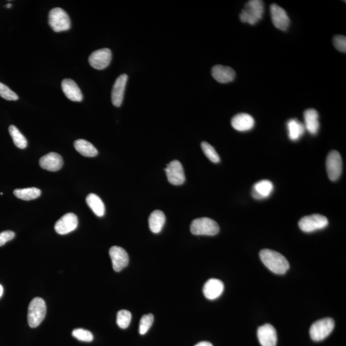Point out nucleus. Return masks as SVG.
Here are the masks:
<instances>
[{"instance_id": "obj_1", "label": "nucleus", "mask_w": 346, "mask_h": 346, "mask_svg": "<svg viewBox=\"0 0 346 346\" xmlns=\"http://www.w3.org/2000/svg\"><path fill=\"white\" fill-rule=\"evenodd\" d=\"M260 257L267 268L274 274H286L290 267L286 258L273 250L268 249L262 250L260 253Z\"/></svg>"}, {"instance_id": "obj_2", "label": "nucleus", "mask_w": 346, "mask_h": 346, "mask_svg": "<svg viewBox=\"0 0 346 346\" xmlns=\"http://www.w3.org/2000/svg\"><path fill=\"white\" fill-rule=\"evenodd\" d=\"M264 13V2L261 0H250L244 5V9L240 14L242 23L254 25L261 21Z\"/></svg>"}, {"instance_id": "obj_3", "label": "nucleus", "mask_w": 346, "mask_h": 346, "mask_svg": "<svg viewBox=\"0 0 346 346\" xmlns=\"http://www.w3.org/2000/svg\"><path fill=\"white\" fill-rule=\"evenodd\" d=\"M46 305L43 299L37 297L31 301L28 309V323L30 328H36L45 319Z\"/></svg>"}, {"instance_id": "obj_4", "label": "nucleus", "mask_w": 346, "mask_h": 346, "mask_svg": "<svg viewBox=\"0 0 346 346\" xmlns=\"http://www.w3.org/2000/svg\"><path fill=\"white\" fill-rule=\"evenodd\" d=\"M191 232L195 235L213 236L219 232V227L214 220L208 217L198 218L191 225Z\"/></svg>"}, {"instance_id": "obj_5", "label": "nucleus", "mask_w": 346, "mask_h": 346, "mask_svg": "<svg viewBox=\"0 0 346 346\" xmlns=\"http://www.w3.org/2000/svg\"><path fill=\"white\" fill-rule=\"evenodd\" d=\"M49 24L55 33L67 31L71 28V20L67 12L61 8L51 9L48 15Z\"/></svg>"}, {"instance_id": "obj_6", "label": "nucleus", "mask_w": 346, "mask_h": 346, "mask_svg": "<svg viewBox=\"0 0 346 346\" xmlns=\"http://www.w3.org/2000/svg\"><path fill=\"white\" fill-rule=\"evenodd\" d=\"M334 327L335 322L333 319L327 318L317 321L311 326L310 337L313 341L320 342L328 337Z\"/></svg>"}, {"instance_id": "obj_7", "label": "nucleus", "mask_w": 346, "mask_h": 346, "mask_svg": "<svg viewBox=\"0 0 346 346\" xmlns=\"http://www.w3.org/2000/svg\"><path fill=\"white\" fill-rule=\"evenodd\" d=\"M328 225L327 218L321 214H312L301 218L299 227L304 232L311 233L324 229Z\"/></svg>"}, {"instance_id": "obj_8", "label": "nucleus", "mask_w": 346, "mask_h": 346, "mask_svg": "<svg viewBox=\"0 0 346 346\" xmlns=\"http://www.w3.org/2000/svg\"><path fill=\"white\" fill-rule=\"evenodd\" d=\"M326 171L331 181L337 180L342 171V161L339 153L331 151L326 159Z\"/></svg>"}, {"instance_id": "obj_9", "label": "nucleus", "mask_w": 346, "mask_h": 346, "mask_svg": "<svg viewBox=\"0 0 346 346\" xmlns=\"http://www.w3.org/2000/svg\"><path fill=\"white\" fill-rule=\"evenodd\" d=\"M111 60L112 51L109 48H102L91 53L89 62L96 70H102L109 66Z\"/></svg>"}, {"instance_id": "obj_10", "label": "nucleus", "mask_w": 346, "mask_h": 346, "mask_svg": "<svg viewBox=\"0 0 346 346\" xmlns=\"http://www.w3.org/2000/svg\"><path fill=\"white\" fill-rule=\"evenodd\" d=\"M169 182L175 185H180L185 182V176L182 165L178 161H173L164 169Z\"/></svg>"}, {"instance_id": "obj_11", "label": "nucleus", "mask_w": 346, "mask_h": 346, "mask_svg": "<svg viewBox=\"0 0 346 346\" xmlns=\"http://www.w3.org/2000/svg\"><path fill=\"white\" fill-rule=\"evenodd\" d=\"M270 13L274 26L279 30L287 31L290 25L291 21L286 11L278 5L274 4L270 6Z\"/></svg>"}, {"instance_id": "obj_12", "label": "nucleus", "mask_w": 346, "mask_h": 346, "mask_svg": "<svg viewBox=\"0 0 346 346\" xmlns=\"http://www.w3.org/2000/svg\"><path fill=\"white\" fill-rule=\"evenodd\" d=\"M257 337L262 346H276L278 341L276 329L269 324L258 329Z\"/></svg>"}, {"instance_id": "obj_13", "label": "nucleus", "mask_w": 346, "mask_h": 346, "mask_svg": "<svg viewBox=\"0 0 346 346\" xmlns=\"http://www.w3.org/2000/svg\"><path fill=\"white\" fill-rule=\"evenodd\" d=\"M78 225L77 216L73 213H68L55 223V230L58 234L66 235L74 231Z\"/></svg>"}, {"instance_id": "obj_14", "label": "nucleus", "mask_w": 346, "mask_h": 346, "mask_svg": "<svg viewBox=\"0 0 346 346\" xmlns=\"http://www.w3.org/2000/svg\"><path fill=\"white\" fill-rule=\"evenodd\" d=\"M109 255L111 258L113 269L115 271H121L129 265V255L122 247L112 246L109 250Z\"/></svg>"}, {"instance_id": "obj_15", "label": "nucleus", "mask_w": 346, "mask_h": 346, "mask_svg": "<svg viewBox=\"0 0 346 346\" xmlns=\"http://www.w3.org/2000/svg\"><path fill=\"white\" fill-rule=\"evenodd\" d=\"M128 78L129 77L126 74L120 75L115 80L113 86L111 99L112 104L115 107H119L122 104Z\"/></svg>"}, {"instance_id": "obj_16", "label": "nucleus", "mask_w": 346, "mask_h": 346, "mask_svg": "<svg viewBox=\"0 0 346 346\" xmlns=\"http://www.w3.org/2000/svg\"><path fill=\"white\" fill-rule=\"evenodd\" d=\"M63 164L62 156L55 152H51L42 156L39 161V164L42 168L52 172L60 170L62 168Z\"/></svg>"}, {"instance_id": "obj_17", "label": "nucleus", "mask_w": 346, "mask_h": 346, "mask_svg": "<svg viewBox=\"0 0 346 346\" xmlns=\"http://www.w3.org/2000/svg\"><path fill=\"white\" fill-rule=\"evenodd\" d=\"M232 126L235 130L239 132H247L251 131L255 126L254 117L249 114L241 113L235 115L231 121Z\"/></svg>"}, {"instance_id": "obj_18", "label": "nucleus", "mask_w": 346, "mask_h": 346, "mask_svg": "<svg viewBox=\"0 0 346 346\" xmlns=\"http://www.w3.org/2000/svg\"><path fill=\"white\" fill-rule=\"evenodd\" d=\"M62 89L69 100L73 101V102H82L83 100L82 92L75 81L70 79V78L63 80Z\"/></svg>"}, {"instance_id": "obj_19", "label": "nucleus", "mask_w": 346, "mask_h": 346, "mask_svg": "<svg viewBox=\"0 0 346 346\" xmlns=\"http://www.w3.org/2000/svg\"><path fill=\"white\" fill-rule=\"evenodd\" d=\"M212 75L217 82L227 83L232 82L235 78V72L232 68L216 65L212 69Z\"/></svg>"}, {"instance_id": "obj_20", "label": "nucleus", "mask_w": 346, "mask_h": 346, "mask_svg": "<svg viewBox=\"0 0 346 346\" xmlns=\"http://www.w3.org/2000/svg\"><path fill=\"white\" fill-rule=\"evenodd\" d=\"M224 291V284L219 279H210L203 287V294L210 300L217 299L222 295Z\"/></svg>"}, {"instance_id": "obj_21", "label": "nucleus", "mask_w": 346, "mask_h": 346, "mask_svg": "<svg viewBox=\"0 0 346 346\" xmlns=\"http://www.w3.org/2000/svg\"><path fill=\"white\" fill-rule=\"evenodd\" d=\"M273 184L269 180H264L255 184L252 190V196L257 200L269 198L273 191Z\"/></svg>"}, {"instance_id": "obj_22", "label": "nucleus", "mask_w": 346, "mask_h": 346, "mask_svg": "<svg viewBox=\"0 0 346 346\" xmlns=\"http://www.w3.org/2000/svg\"><path fill=\"white\" fill-rule=\"evenodd\" d=\"M305 130L311 135H316L320 130L319 114L315 109H307L304 112Z\"/></svg>"}, {"instance_id": "obj_23", "label": "nucleus", "mask_w": 346, "mask_h": 346, "mask_svg": "<svg viewBox=\"0 0 346 346\" xmlns=\"http://www.w3.org/2000/svg\"><path fill=\"white\" fill-rule=\"evenodd\" d=\"M287 127L289 139L293 141H298L305 132L304 124L296 119L289 120Z\"/></svg>"}, {"instance_id": "obj_24", "label": "nucleus", "mask_w": 346, "mask_h": 346, "mask_svg": "<svg viewBox=\"0 0 346 346\" xmlns=\"http://www.w3.org/2000/svg\"><path fill=\"white\" fill-rule=\"evenodd\" d=\"M166 223V215L161 210H154L149 217V227L154 234H159Z\"/></svg>"}, {"instance_id": "obj_25", "label": "nucleus", "mask_w": 346, "mask_h": 346, "mask_svg": "<svg viewBox=\"0 0 346 346\" xmlns=\"http://www.w3.org/2000/svg\"><path fill=\"white\" fill-rule=\"evenodd\" d=\"M86 202L98 217H103L105 215V205L99 196L95 194H90L86 198Z\"/></svg>"}, {"instance_id": "obj_26", "label": "nucleus", "mask_w": 346, "mask_h": 346, "mask_svg": "<svg viewBox=\"0 0 346 346\" xmlns=\"http://www.w3.org/2000/svg\"><path fill=\"white\" fill-rule=\"evenodd\" d=\"M76 150L83 156L94 157L97 155L98 151L90 142L83 139H78L74 142Z\"/></svg>"}, {"instance_id": "obj_27", "label": "nucleus", "mask_w": 346, "mask_h": 346, "mask_svg": "<svg viewBox=\"0 0 346 346\" xmlns=\"http://www.w3.org/2000/svg\"><path fill=\"white\" fill-rule=\"evenodd\" d=\"M14 195L21 200L30 201L39 197L41 195V191L36 187L18 188L14 190Z\"/></svg>"}, {"instance_id": "obj_28", "label": "nucleus", "mask_w": 346, "mask_h": 346, "mask_svg": "<svg viewBox=\"0 0 346 346\" xmlns=\"http://www.w3.org/2000/svg\"><path fill=\"white\" fill-rule=\"evenodd\" d=\"M10 135L12 137L14 144L20 149H24L27 146V140L14 125H11L9 129Z\"/></svg>"}, {"instance_id": "obj_29", "label": "nucleus", "mask_w": 346, "mask_h": 346, "mask_svg": "<svg viewBox=\"0 0 346 346\" xmlns=\"http://www.w3.org/2000/svg\"><path fill=\"white\" fill-rule=\"evenodd\" d=\"M201 148L205 156L207 157L211 162L213 163H218L220 162V157L217 154V151L207 142H203L201 144Z\"/></svg>"}, {"instance_id": "obj_30", "label": "nucleus", "mask_w": 346, "mask_h": 346, "mask_svg": "<svg viewBox=\"0 0 346 346\" xmlns=\"http://www.w3.org/2000/svg\"><path fill=\"white\" fill-rule=\"evenodd\" d=\"M132 320V314L129 311L122 310L117 314V324L120 328L126 329L129 327Z\"/></svg>"}, {"instance_id": "obj_31", "label": "nucleus", "mask_w": 346, "mask_h": 346, "mask_svg": "<svg viewBox=\"0 0 346 346\" xmlns=\"http://www.w3.org/2000/svg\"><path fill=\"white\" fill-rule=\"evenodd\" d=\"M154 317L152 314H147L142 317L139 325V333L141 335L146 334L149 328L153 325Z\"/></svg>"}, {"instance_id": "obj_32", "label": "nucleus", "mask_w": 346, "mask_h": 346, "mask_svg": "<svg viewBox=\"0 0 346 346\" xmlns=\"http://www.w3.org/2000/svg\"><path fill=\"white\" fill-rule=\"evenodd\" d=\"M72 335L77 339L82 341V342H90L94 338L90 331L82 328L75 329L73 331Z\"/></svg>"}, {"instance_id": "obj_33", "label": "nucleus", "mask_w": 346, "mask_h": 346, "mask_svg": "<svg viewBox=\"0 0 346 346\" xmlns=\"http://www.w3.org/2000/svg\"><path fill=\"white\" fill-rule=\"evenodd\" d=\"M0 97L9 101H16L19 99L16 93L1 82H0Z\"/></svg>"}, {"instance_id": "obj_34", "label": "nucleus", "mask_w": 346, "mask_h": 346, "mask_svg": "<svg viewBox=\"0 0 346 346\" xmlns=\"http://www.w3.org/2000/svg\"><path fill=\"white\" fill-rule=\"evenodd\" d=\"M333 45L337 50L346 52V38L343 36H336L333 38Z\"/></svg>"}, {"instance_id": "obj_35", "label": "nucleus", "mask_w": 346, "mask_h": 346, "mask_svg": "<svg viewBox=\"0 0 346 346\" xmlns=\"http://www.w3.org/2000/svg\"><path fill=\"white\" fill-rule=\"evenodd\" d=\"M15 237L14 232L11 230L5 231L0 233V247L4 246L7 242L13 239Z\"/></svg>"}, {"instance_id": "obj_36", "label": "nucleus", "mask_w": 346, "mask_h": 346, "mask_svg": "<svg viewBox=\"0 0 346 346\" xmlns=\"http://www.w3.org/2000/svg\"><path fill=\"white\" fill-rule=\"evenodd\" d=\"M195 346H213L212 343L208 342H201L197 343Z\"/></svg>"}, {"instance_id": "obj_37", "label": "nucleus", "mask_w": 346, "mask_h": 346, "mask_svg": "<svg viewBox=\"0 0 346 346\" xmlns=\"http://www.w3.org/2000/svg\"><path fill=\"white\" fill-rule=\"evenodd\" d=\"M4 293V288L3 287L0 285V298H1V296H2V294H3Z\"/></svg>"}, {"instance_id": "obj_38", "label": "nucleus", "mask_w": 346, "mask_h": 346, "mask_svg": "<svg viewBox=\"0 0 346 346\" xmlns=\"http://www.w3.org/2000/svg\"><path fill=\"white\" fill-rule=\"evenodd\" d=\"M6 7H7V8L10 9L11 8L12 5L11 4H8L6 5Z\"/></svg>"}]
</instances>
